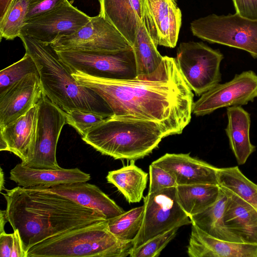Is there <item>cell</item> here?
<instances>
[{"label":"cell","instance_id":"1","mask_svg":"<svg viewBox=\"0 0 257 257\" xmlns=\"http://www.w3.org/2000/svg\"><path fill=\"white\" fill-rule=\"evenodd\" d=\"M79 84L98 94L113 115H132L159 123L168 136L181 134L191 118L194 95L176 58L167 56L165 68L149 80H116L72 73Z\"/></svg>","mask_w":257,"mask_h":257},{"label":"cell","instance_id":"2","mask_svg":"<svg viewBox=\"0 0 257 257\" xmlns=\"http://www.w3.org/2000/svg\"><path fill=\"white\" fill-rule=\"evenodd\" d=\"M1 193L7 202L6 215L18 229L27 251L32 246L68 230L107 220L101 212L62 196L17 186Z\"/></svg>","mask_w":257,"mask_h":257},{"label":"cell","instance_id":"3","mask_svg":"<svg viewBox=\"0 0 257 257\" xmlns=\"http://www.w3.org/2000/svg\"><path fill=\"white\" fill-rule=\"evenodd\" d=\"M26 53L38 68L44 94L65 111L79 110L102 115L113 112L105 101L93 90L78 84L69 68L59 58L51 44L21 34Z\"/></svg>","mask_w":257,"mask_h":257},{"label":"cell","instance_id":"4","mask_svg":"<svg viewBox=\"0 0 257 257\" xmlns=\"http://www.w3.org/2000/svg\"><path fill=\"white\" fill-rule=\"evenodd\" d=\"M168 137L158 123L132 115H111L82 137L101 154L115 160H136L149 155Z\"/></svg>","mask_w":257,"mask_h":257},{"label":"cell","instance_id":"5","mask_svg":"<svg viewBox=\"0 0 257 257\" xmlns=\"http://www.w3.org/2000/svg\"><path fill=\"white\" fill-rule=\"evenodd\" d=\"M133 241L120 239L109 230L108 220L75 228L30 247L27 257H125Z\"/></svg>","mask_w":257,"mask_h":257},{"label":"cell","instance_id":"6","mask_svg":"<svg viewBox=\"0 0 257 257\" xmlns=\"http://www.w3.org/2000/svg\"><path fill=\"white\" fill-rule=\"evenodd\" d=\"M55 50L72 73L77 71L93 77L116 80L133 79L137 77L132 47L117 51Z\"/></svg>","mask_w":257,"mask_h":257},{"label":"cell","instance_id":"7","mask_svg":"<svg viewBox=\"0 0 257 257\" xmlns=\"http://www.w3.org/2000/svg\"><path fill=\"white\" fill-rule=\"evenodd\" d=\"M190 30L194 36L204 41L244 50L257 59V20L236 13L211 14L193 21Z\"/></svg>","mask_w":257,"mask_h":257},{"label":"cell","instance_id":"8","mask_svg":"<svg viewBox=\"0 0 257 257\" xmlns=\"http://www.w3.org/2000/svg\"><path fill=\"white\" fill-rule=\"evenodd\" d=\"M223 55L202 42L181 43L176 58L188 86L201 96L221 81L220 64Z\"/></svg>","mask_w":257,"mask_h":257},{"label":"cell","instance_id":"9","mask_svg":"<svg viewBox=\"0 0 257 257\" xmlns=\"http://www.w3.org/2000/svg\"><path fill=\"white\" fill-rule=\"evenodd\" d=\"M145 211L141 229L134 240L133 248L173 228L192 224L180 205L176 187L148 193L144 197Z\"/></svg>","mask_w":257,"mask_h":257},{"label":"cell","instance_id":"10","mask_svg":"<svg viewBox=\"0 0 257 257\" xmlns=\"http://www.w3.org/2000/svg\"><path fill=\"white\" fill-rule=\"evenodd\" d=\"M38 105L34 153L30 160L22 165L35 169L60 168L56 149L61 130L66 123V111L44 94Z\"/></svg>","mask_w":257,"mask_h":257},{"label":"cell","instance_id":"11","mask_svg":"<svg viewBox=\"0 0 257 257\" xmlns=\"http://www.w3.org/2000/svg\"><path fill=\"white\" fill-rule=\"evenodd\" d=\"M256 98L257 74L252 70L244 71L201 95L193 103L192 111L196 116H203L220 108L246 105Z\"/></svg>","mask_w":257,"mask_h":257},{"label":"cell","instance_id":"12","mask_svg":"<svg viewBox=\"0 0 257 257\" xmlns=\"http://www.w3.org/2000/svg\"><path fill=\"white\" fill-rule=\"evenodd\" d=\"M54 50L79 49L117 51L132 47L120 32L98 14L73 34L57 39L51 44Z\"/></svg>","mask_w":257,"mask_h":257},{"label":"cell","instance_id":"13","mask_svg":"<svg viewBox=\"0 0 257 257\" xmlns=\"http://www.w3.org/2000/svg\"><path fill=\"white\" fill-rule=\"evenodd\" d=\"M90 19L65 0L55 9L26 22L21 34L51 44L60 37L75 33Z\"/></svg>","mask_w":257,"mask_h":257},{"label":"cell","instance_id":"14","mask_svg":"<svg viewBox=\"0 0 257 257\" xmlns=\"http://www.w3.org/2000/svg\"><path fill=\"white\" fill-rule=\"evenodd\" d=\"M143 20L155 44L174 48L182 23V14L177 0H143Z\"/></svg>","mask_w":257,"mask_h":257},{"label":"cell","instance_id":"15","mask_svg":"<svg viewBox=\"0 0 257 257\" xmlns=\"http://www.w3.org/2000/svg\"><path fill=\"white\" fill-rule=\"evenodd\" d=\"M43 95L39 75L36 74L25 76L0 93V128L26 114Z\"/></svg>","mask_w":257,"mask_h":257},{"label":"cell","instance_id":"16","mask_svg":"<svg viewBox=\"0 0 257 257\" xmlns=\"http://www.w3.org/2000/svg\"><path fill=\"white\" fill-rule=\"evenodd\" d=\"M152 164L169 172L175 178L178 185H218V168L191 157L189 153H166Z\"/></svg>","mask_w":257,"mask_h":257},{"label":"cell","instance_id":"17","mask_svg":"<svg viewBox=\"0 0 257 257\" xmlns=\"http://www.w3.org/2000/svg\"><path fill=\"white\" fill-rule=\"evenodd\" d=\"M29 188L51 192L69 199L81 206L95 209L103 213L107 220L125 212L99 187L86 182Z\"/></svg>","mask_w":257,"mask_h":257},{"label":"cell","instance_id":"18","mask_svg":"<svg viewBox=\"0 0 257 257\" xmlns=\"http://www.w3.org/2000/svg\"><path fill=\"white\" fill-rule=\"evenodd\" d=\"M187 253L190 257H257V245L219 240L192 224Z\"/></svg>","mask_w":257,"mask_h":257},{"label":"cell","instance_id":"19","mask_svg":"<svg viewBox=\"0 0 257 257\" xmlns=\"http://www.w3.org/2000/svg\"><path fill=\"white\" fill-rule=\"evenodd\" d=\"M220 188L227 196L224 212L226 228L242 243L257 245V211L234 192Z\"/></svg>","mask_w":257,"mask_h":257},{"label":"cell","instance_id":"20","mask_svg":"<svg viewBox=\"0 0 257 257\" xmlns=\"http://www.w3.org/2000/svg\"><path fill=\"white\" fill-rule=\"evenodd\" d=\"M38 105L14 121L0 128V137L6 142L8 151L17 156L25 164L33 156L36 143Z\"/></svg>","mask_w":257,"mask_h":257},{"label":"cell","instance_id":"21","mask_svg":"<svg viewBox=\"0 0 257 257\" xmlns=\"http://www.w3.org/2000/svg\"><path fill=\"white\" fill-rule=\"evenodd\" d=\"M99 15L113 26L132 46L138 28L143 21V0H98Z\"/></svg>","mask_w":257,"mask_h":257},{"label":"cell","instance_id":"22","mask_svg":"<svg viewBox=\"0 0 257 257\" xmlns=\"http://www.w3.org/2000/svg\"><path fill=\"white\" fill-rule=\"evenodd\" d=\"M10 179L22 187L51 186L61 184L87 182L91 176L79 169H35L16 165L10 171Z\"/></svg>","mask_w":257,"mask_h":257},{"label":"cell","instance_id":"23","mask_svg":"<svg viewBox=\"0 0 257 257\" xmlns=\"http://www.w3.org/2000/svg\"><path fill=\"white\" fill-rule=\"evenodd\" d=\"M132 47L136 59V78L149 80L161 74L166 65L167 56L160 54L143 21L138 28Z\"/></svg>","mask_w":257,"mask_h":257},{"label":"cell","instance_id":"24","mask_svg":"<svg viewBox=\"0 0 257 257\" xmlns=\"http://www.w3.org/2000/svg\"><path fill=\"white\" fill-rule=\"evenodd\" d=\"M226 114L225 131L229 146L238 164L243 165L256 149L250 140V115L241 106L227 107Z\"/></svg>","mask_w":257,"mask_h":257},{"label":"cell","instance_id":"25","mask_svg":"<svg viewBox=\"0 0 257 257\" xmlns=\"http://www.w3.org/2000/svg\"><path fill=\"white\" fill-rule=\"evenodd\" d=\"M226 201L227 196L220 188V194L216 202L202 212L190 217V219L192 224L214 238L242 243L224 224V212Z\"/></svg>","mask_w":257,"mask_h":257},{"label":"cell","instance_id":"26","mask_svg":"<svg viewBox=\"0 0 257 257\" xmlns=\"http://www.w3.org/2000/svg\"><path fill=\"white\" fill-rule=\"evenodd\" d=\"M220 192V186L214 184L178 185L176 187L178 202L189 218L214 203Z\"/></svg>","mask_w":257,"mask_h":257},{"label":"cell","instance_id":"27","mask_svg":"<svg viewBox=\"0 0 257 257\" xmlns=\"http://www.w3.org/2000/svg\"><path fill=\"white\" fill-rule=\"evenodd\" d=\"M148 177L146 172L132 164L109 171L106 179L117 188L130 203H133L139 202L144 198Z\"/></svg>","mask_w":257,"mask_h":257},{"label":"cell","instance_id":"28","mask_svg":"<svg viewBox=\"0 0 257 257\" xmlns=\"http://www.w3.org/2000/svg\"><path fill=\"white\" fill-rule=\"evenodd\" d=\"M218 185L247 202L257 211V184L247 178L237 166L218 168Z\"/></svg>","mask_w":257,"mask_h":257},{"label":"cell","instance_id":"29","mask_svg":"<svg viewBox=\"0 0 257 257\" xmlns=\"http://www.w3.org/2000/svg\"><path fill=\"white\" fill-rule=\"evenodd\" d=\"M144 211L143 205L108 219L109 231L120 239L134 241L141 229Z\"/></svg>","mask_w":257,"mask_h":257},{"label":"cell","instance_id":"30","mask_svg":"<svg viewBox=\"0 0 257 257\" xmlns=\"http://www.w3.org/2000/svg\"><path fill=\"white\" fill-rule=\"evenodd\" d=\"M29 0H15L3 20L0 22L1 38L13 40L19 37L24 26Z\"/></svg>","mask_w":257,"mask_h":257},{"label":"cell","instance_id":"31","mask_svg":"<svg viewBox=\"0 0 257 257\" xmlns=\"http://www.w3.org/2000/svg\"><path fill=\"white\" fill-rule=\"evenodd\" d=\"M39 75L37 65L30 55L26 53L23 57L0 72V93L25 76Z\"/></svg>","mask_w":257,"mask_h":257},{"label":"cell","instance_id":"32","mask_svg":"<svg viewBox=\"0 0 257 257\" xmlns=\"http://www.w3.org/2000/svg\"><path fill=\"white\" fill-rule=\"evenodd\" d=\"M180 227L173 228L157 235L140 246L133 248L131 257H157L162 250L175 237Z\"/></svg>","mask_w":257,"mask_h":257},{"label":"cell","instance_id":"33","mask_svg":"<svg viewBox=\"0 0 257 257\" xmlns=\"http://www.w3.org/2000/svg\"><path fill=\"white\" fill-rule=\"evenodd\" d=\"M66 123L73 126L82 137L107 118L99 114L76 109L66 112Z\"/></svg>","mask_w":257,"mask_h":257},{"label":"cell","instance_id":"34","mask_svg":"<svg viewBox=\"0 0 257 257\" xmlns=\"http://www.w3.org/2000/svg\"><path fill=\"white\" fill-rule=\"evenodd\" d=\"M149 175L148 193L168 188L176 187L178 185L175 178L169 172L153 164L149 166Z\"/></svg>","mask_w":257,"mask_h":257},{"label":"cell","instance_id":"35","mask_svg":"<svg viewBox=\"0 0 257 257\" xmlns=\"http://www.w3.org/2000/svg\"><path fill=\"white\" fill-rule=\"evenodd\" d=\"M65 0H29L25 23L48 13L61 5Z\"/></svg>","mask_w":257,"mask_h":257},{"label":"cell","instance_id":"36","mask_svg":"<svg viewBox=\"0 0 257 257\" xmlns=\"http://www.w3.org/2000/svg\"><path fill=\"white\" fill-rule=\"evenodd\" d=\"M236 13L245 18L257 20V0H232Z\"/></svg>","mask_w":257,"mask_h":257},{"label":"cell","instance_id":"37","mask_svg":"<svg viewBox=\"0 0 257 257\" xmlns=\"http://www.w3.org/2000/svg\"><path fill=\"white\" fill-rule=\"evenodd\" d=\"M13 242V233H0V256L11 257Z\"/></svg>","mask_w":257,"mask_h":257},{"label":"cell","instance_id":"38","mask_svg":"<svg viewBox=\"0 0 257 257\" xmlns=\"http://www.w3.org/2000/svg\"><path fill=\"white\" fill-rule=\"evenodd\" d=\"M13 242L11 257H27V252L25 250L19 231L18 229L13 233Z\"/></svg>","mask_w":257,"mask_h":257},{"label":"cell","instance_id":"39","mask_svg":"<svg viewBox=\"0 0 257 257\" xmlns=\"http://www.w3.org/2000/svg\"><path fill=\"white\" fill-rule=\"evenodd\" d=\"M15 0H0V22H2Z\"/></svg>","mask_w":257,"mask_h":257},{"label":"cell","instance_id":"40","mask_svg":"<svg viewBox=\"0 0 257 257\" xmlns=\"http://www.w3.org/2000/svg\"><path fill=\"white\" fill-rule=\"evenodd\" d=\"M8 222L6 215L5 210L0 211V233L5 231L4 227L6 223Z\"/></svg>","mask_w":257,"mask_h":257},{"label":"cell","instance_id":"41","mask_svg":"<svg viewBox=\"0 0 257 257\" xmlns=\"http://www.w3.org/2000/svg\"><path fill=\"white\" fill-rule=\"evenodd\" d=\"M1 175H0V180H1V182H0V185H1V187H0V189H1V191H2L3 190H4L5 188V186H4V183H5V180H4V174L3 172V170L2 168H1Z\"/></svg>","mask_w":257,"mask_h":257}]
</instances>
